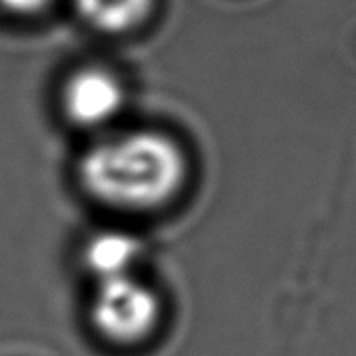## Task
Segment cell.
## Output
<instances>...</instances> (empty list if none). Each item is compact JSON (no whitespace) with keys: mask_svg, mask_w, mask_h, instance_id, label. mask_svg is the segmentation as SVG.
Returning a JSON list of instances; mask_svg holds the SVG:
<instances>
[{"mask_svg":"<svg viewBox=\"0 0 356 356\" xmlns=\"http://www.w3.org/2000/svg\"><path fill=\"white\" fill-rule=\"evenodd\" d=\"M83 190L115 211H154L186 181V156L156 131H131L94 144L79 163Z\"/></svg>","mask_w":356,"mask_h":356,"instance_id":"6da1fadb","label":"cell"},{"mask_svg":"<svg viewBox=\"0 0 356 356\" xmlns=\"http://www.w3.org/2000/svg\"><path fill=\"white\" fill-rule=\"evenodd\" d=\"M159 294L134 275L98 282L90 317L94 330L113 344H138L146 340L161 321Z\"/></svg>","mask_w":356,"mask_h":356,"instance_id":"7a4b0ae2","label":"cell"},{"mask_svg":"<svg viewBox=\"0 0 356 356\" xmlns=\"http://www.w3.org/2000/svg\"><path fill=\"white\" fill-rule=\"evenodd\" d=\"M121 81L104 69H81L71 75L63 90L65 115L81 127L111 121L123 106Z\"/></svg>","mask_w":356,"mask_h":356,"instance_id":"3957f363","label":"cell"},{"mask_svg":"<svg viewBox=\"0 0 356 356\" xmlns=\"http://www.w3.org/2000/svg\"><path fill=\"white\" fill-rule=\"evenodd\" d=\"M140 254V244L136 238L121 232H104L94 236L86 250V267L98 282L131 275V267Z\"/></svg>","mask_w":356,"mask_h":356,"instance_id":"277c9868","label":"cell"},{"mask_svg":"<svg viewBox=\"0 0 356 356\" xmlns=\"http://www.w3.org/2000/svg\"><path fill=\"white\" fill-rule=\"evenodd\" d=\"M152 0H77L81 17L102 31H125L138 25L150 10Z\"/></svg>","mask_w":356,"mask_h":356,"instance_id":"5b68a950","label":"cell"},{"mask_svg":"<svg viewBox=\"0 0 356 356\" xmlns=\"http://www.w3.org/2000/svg\"><path fill=\"white\" fill-rule=\"evenodd\" d=\"M50 0H0V4L13 13H33L46 6Z\"/></svg>","mask_w":356,"mask_h":356,"instance_id":"8992f818","label":"cell"}]
</instances>
